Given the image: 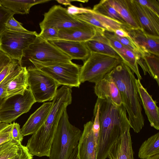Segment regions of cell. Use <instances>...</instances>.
<instances>
[{
  "label": "cell",
  "mask_w": 159,
  "mask_h": 159,
  "mask_svg": "<svg viewBox=\"0 0 159 159\" xmlns=\"http://www.w3.org/2000/svg\"><path fill=\"white\" fill-rule=\"evenodd\" d=\"M159 154V133L145 140L139 148L138 156L141 159H147Z\"/></svg>",
  "instance_id": "4316f807"
},
{
  "label": "cell",
  "mask_w": 159,
  "mask_h": 159,
  "mask_svg": "<svg viewBox=\"0 0 159 159\" xmlns=\"http://www.w3.org/2000/svg\"><path fill=\"white\" fill-rule=\"evenodd\" d=\"M138 92L142 104L151 126L159 130V108L139 79L135 80Z\"/></svg>",
  "instance_id": "9a60e30c"
},
{
  "label": "cell",
  "mask_w": 159,
  "mask_h": 159,
  "mask_svg": "<svg viewBox=\"0 0 159 159\" xmlns=\"http://www.w3.org/2000/svg\"><path fill=\"white\" fill-rule=\"evenodd\" d=\"M147 159H159V154L156 155Z\"/></svg>",
  "instance_id": "7dc6e473"
},
{
  "label": "cell",
  "mask_w": 159,
  "mask_h": 159,
  "mask_svg": "<svg viewBox=\"0 0 159 159\" xmlns=\"http://www.w3.org/2000/svg\"><path fill=\"white\" fill-rule=\"evenodd\" d=\"M80 67L73 63L52 64L40 69L53 79L59 85L71 88L79 87Z\"/></svg>",
  "instance_id": "30bf717a"
},
{
  "label": "cell",
  "mask_w": 159,
  "mask_h": 159,
  "mask_svg": "<svg viewBox=\"0 0 159 159\" xmlns=\"http://www.w3.org/2000/svg\"><path fill=\"white\" fill-rule=\"evenodd\" d=\"M74 1L70 0H57V1L59 3L63 4L65 5L70 6L71 5L70 2Z\"/></svg>",
  "instance_id": "bcb514c9"
},
{
  "label": "cell",
  "mask_w": 159,
  "mask_h": 159,
  "mask_svg": "<svg viewBox=\"0 0 159 159\" xmlns=\"http://www.w3.org/2000/svg\"><path fill=\"white\" fill-rule=\"evenodd\" d=\"M33 156L29 152L27 147L23 145L18 153L8 159H33Z\"/></svg>",
  "instance_id": "60d3db41"
},
{
  "label": "cell",
  "mask_w": 159,
  "mask_h": 159,
  "mask_svg": "<svg viewBox=\"0 0 159 159\" xmlns=\"http://www.w3.org/2000/svg\"><path fill=\"white\" fill-rule=\"evenodd\" d=\"M74 16L79 20L89 24L96 28L113 32L116 29L123 28L126 30L128 28L120 22L92 11Z\"/></svg>",
  "instance_id": "4fadbf2b"
},
{
  "label": "cell",
  "mask_w": 159,
  "mask_h": 159,
  "mask_svg": "<svg viewBox=\"0 0 159 159\" xmlns=\"http://www.w3.org/2000/svg\"><path fill=\"white\" fill-rule=\"evenodd\" d=\"M50 1L48 0H0L2 6L10 10L15 14H27L33 6Z\"/></svg>",
  "instance_id": "484cf974"
},
{
  "label": "cell",
  "mask_w": 159,
  "mask_h": 159,
  "mask_svg": "<svg viewBox=\"0 0 159 159\" xmlns=\"http://www.w3.org/2000/svg\"><path fill=\"white\" fill-rule=\"evenodd\" d=\"M96 29V34L94 36L92 39L84 42L90 52L120 57L116 52L109 46L102 30L98 28Z\"/></svg>",
  "instance_id": "7402d4cb"
},
{
  "label": "cell",
  "mask_w": 159,
  "mask_h": 159,
  "mask_svg": "<svg viewBox=\"0 0 159 159\" xmlns=\"http://www.w3.org/2000/svg\"><path fill=\"white\" fill-rule=\"evenodd\" d=\"M77 153L78 147L77 146L74 149L69 159H79L77 156Z\"/></svg>",
  "instance_id": "f6af8a7d"
},
{
  "label": "cell",
  "mask_w": 159,
  "mask_h": 159,
  "mask_svg": "<svg viewBox=\"0 0 159 159\" xmlns=\"http://www.w3.org/2000/svg\"><path fill=\"white\" fill-rule=\"evenodd\" d=\"M17 142H16L13 140H12L9 142H7L4 144H3L0 146V152L3 150L8 147L11 146L14 143Z\"/></svg>",
  "instance_id": "ee69618b"
},
{
  "label": "cell",
  "mask_w": 159,
  "mask_h": 159,
  "mask_svg": "<svg viewBox=\"0 0 159 159\" xmlns=\"http://www.w3.org/2000/svg\"><path fill=\"white\" fill-rule=\"evenodd\" d=\"M94 91L98 98L104 99L109 98L116 105H122L119 89L108 74L95 83Z\"/></svg>",
  "instance_id": "2e32d148"
},
{
  "label": "cell",
  "mask_w": 159,
  "mask_h": 159,
  "mask_svg": "<svg viewBox=\"0 0 159 159\" xmlns=\"http://www.w3.org/2000/svg\"><path fill=\"white\" fill-rule=\"evenodd\" d=\"M92 10L94 12L117 20L131 29L118 13L110 4L109 0H101L95 5Z\"/></svg>",
  "instance_id": "83f0119b"
},
{
  "label": "cell",
  "mask_w": 159,
  "mask_h": 159,
  "mask_svg": "<svg viewBox=\"0 0 159 159\" xmlns=\"http://www.w3.org/2000/svg\"><path fill=\"white\" fill-rule=\"evenodd\" d=\"M109 159H134L130 130L126 131L110 148L108 153Z\"/></svg>",
  "instance_id": "d6986e66"
},
{
  "label": "cell",
  "mask_w": 159,
  "mask_h": 159,
  "mask_svg": "<svg viewBox=\"0 0 159 159\" xmlns=\"http://www.w3.org/2000/svg\"><path fill=\"white\" fill-rule=\"evenodd\" d=\"M20 64L18 60L12 59L0 73V83Z\"/></svg>",
  "instance_id": "8d00e7d4"
},
{
  "label": "cell",
  "mask_w": 159,
  "mask_h": 159,
  "mask_svg": "<svg viewBox=\"0 0 159 159\" xmlns=\"http://www.w3.org/2000/svg\"><path fill=\"white\" fill-rule=\"evenodd\" d=\"M140 4L149 8L159 15V0H136Z\"/></svg>",
  "instance_id": "74e56055"
},
{
  "label": "cell",
  "mask_w": 159,
  "mask_h": 159,
  "mask_svg": "<svg viewBox=\"0 0 159 159\" xmlns=\"http://www.w3.org/2000/svg\"><path fill=\"white\" fill-rule=\"evenodd\" d=\"M72 60L84 61L88 57L90 52L84 42L57 39L48 41Z\"/></svg>",
  "instance_id": "e0dca14e"
},
{
  "label": "cell",
  "mask_w": 159,
  "mask_h": 159,
  "mask_svg": "<svg viewBox=\"0 0 159 159\" xmlns=\"http://www.w3.org/2000/svg\"><path fill=\"white\" fill-rule=\"evenodd\" d=\"M1 6V4H0V7Z\"/></svg>",
  "instance_id": "c3c4849f"
},
{
  "label": "cell",
  "mask_w": 159,
  "mask_h": 159,
  "mask_svg": "<svg viewBox=\"0 0 159 159\" xmlns=\"http://www.w3.org/2000/svg\"><path fill=\"white\" fill-rule=\"evenodd\" d=\"M28 84L36 102L52 101L59 85L53 79L40 69L28 68Z\"/></svg>",
  "instance_id": "52a82bcc"
},
{
  "label": "cell",
  "mask_w": 159,
  "mask_h": 159,
  "mask_svg": "<svg viewBox=\"0 0 159 159\" xmlns=\"http://www.w3.org/2000/svg\"><path fill=\"white\" fill-rule=\"evenodd\" d=\"M96 32V28L91 25L82 27L61 29L59 30L57 40L84 43L92 39Z\"/></svg>",
  "instance_id": "ffe728a7"
},
{
  "label": "cell",
  "mask_w": 159,
  "mask_h": 159,
  "mask_svg": "<svg viewBox=\"0 0 159 159\" xmlns=\"http://www.w3.org/2000/svg\"><path fill=\"white\" fill-rule=\"evenodd\" d=\"M93 122L84 125V130L77 147L79 159H97V146L92 130Z\"/></svg>",
  "instance_id": "5bb4252c"
},
{
  "label": "cell",
  "mask_w": 159,
  "mask_h": 159,
  "mask_svg": "<svg viewBox=\"0 0 159 159\" xmlns=\"http://www.w3.org/2000/svg\"><path fill=\"white\" fill-rule=\"evenodd\" d=\"M12 124L11 132L12 140L21 143L24 136L22 134L20 125L19 124L15 122Z\"/></svg>",
  "instance_id": "f35d334b"
},
{
  "label": "cell",
  "mask_w": 159,
  "mask_h": 159,
  "mask_svg": "<svg viewBox=\"0 0 159 159\" xmlns=\"http://www.w3.org/2000/svg\"><path fill=\"white\" fill-rule=\"evenodd\" d=\"M41 30L53 27L59 30L87 26L90 25L84 22L69 14L67 9L60 5L52 7L44 14V18L40 23Z\"/></svg>",
  "instance_id": "8fae6325"
},
{
  "label": "cell",
  "mask_w": 159,
  "mask_h": 159,
  "mask_svg": "<svg viewBox=\"0 0 159 159\" xmlns=\"http://www.w3.org/2000/svg\"><path fill=\"white\" fill-rule=\"evenodd\" d=\"M108 74L119 89L131 128L139 133L144 126V120L134 73L122 61Z\"/></svg>",
  "instance_id": "7a4b0ae2"
},
{
  "label": "cell",
  "mask_w": 159,
  "mask_h": 159,
  "mask_svg": "<svg viewBox=\"0 0 159 159\" xmlns=\"http://www.w3.org/2000/svg\"><path fill=\"white\" fill-rule=\"evenodd\" d=\"M52 105V102L44 103L30 116L21 129L24 137L33 134L41 127L46 120Z\"/></svg>",
  "instance_id": "ac0fdd59"
},
{
  "label": "cell",
  "mask_w": 159,
  "mask_h": 159,
  "mask_svg": "<svg viewBox=\"0 0 159 159\" xmlns=\"http://www.w3.org/2000/svg\"><path fill=\"white\" fill-rule=\"evenodd\" d=\"M129 35L146 52L159 56V36L149 35L141 29H130Z\"/></svg>",
  "instance_id": "44dd1931"
},
{
  "label": "cell",
  "mask_w": 159,
  "mask_h": 159,
  "mask_svg": "<svg viewBox=\"0 0 159 159\" xmlns=\"http://www.w3.org/2000/svg\"><path fill=\"white\" fill-rule=\"evenodd\" d=\"M23 145L16 142L0 152V159H8L16 155L20 151Z\"/></svg>",
  "instance_id": "d6a6232c"
},
{
  "label": "cell",
  "mask_w": 159,
  "mask_h": 159,
  "mask_svg": "<svg viewBox=\"0 0 159 159\" xmlns=\"http://www.w3.org/2000/svg\"><path fill=\"white\" fill-rule=\"evenodd\" d=\"M36 102L28 88L23 94L15 95L7 98L0 109L1 122L11 124L22 115L28 112Z\"/></svg>",
  "instance_id": "9c48e42d"
},
{
  "label": "cell",
  "mask_w": 159,
  "mask_h": 159,
  "mask_svg": "<svg viewBox=\"0 0 159 159\" xmlns=\"http://www.w3.org/2000/svg\"><path fill=\"white\" fill-rule=\"evenodd\" d=\"M71 88L63 85L57 90L46 120L31 137L32 142L37 147L44 149L51 148L61 117L67 107L71 103Z\"/></svg>",
  "instance_id": "3957f363"
},
{
  "label": "cell",
  "mask_w": 159,
  "mask_h": 159,
  "mask_svg": "<svg viewBox=\"0 0 159 159\" xmlns=\"http://www.w3.org/2000/svg\"><path fill=\"white\" fill-rule=\"evenodd\" d=\"M131 29H141L131 8L129 0H109Z\"/></svg>",
  "instance_id": "603a6c76"
},
{
  "label": "cell",
  "mask_w": 159,
  "mask_h": 159,
  "mask_svg": "<svg viewBox=\"0 0 159 159\" xmlns=\"http://www.w3.org/2000/svg\"><path fill=\"white\" fill-rule=\"evenodd\" d=\"M36 31L23 33L5 29L0 35V49L11 59L19 61L24 50L35 40Z\"/></svg>",
  "instance_id": "ba28073f"
},
{
  "label": "cell",
  "mask_w": 159,
  "mask_h": 159,
  "mask_svg": "<svg viewBox=\"0 0 159 159\" xmlns=\"http://www.w3.org/2000/svg\"><path fill=\"white\" fill-rule=\"evenodd\" d=\"M114 33L121 37H126L129 36L128 32L123 28H119L116 30L114 32Z\"/></svg>",
  "instance_id": "7bdbcfd3"
},
{
  "label": "cell",
  "mask_w": 159,
  "mask_h": 159,
  "mask_svg": "<svg viewBox=\"0 0 159 159\" xmlns=\"http://www.w3.org/2000/svg\"><path fill=\"white\" fill-rule=\"evenodd\" d=\"M72 60L54 45L38 35L34 41L23 50L19 63L26 69H40L53 64L72 62Z\"/></svg>",
  "instance_id": "277c9868"
},
{
  "label": "cell",
  "mask_w": 159,
  "mask_h": 159,
  "mask_svg": "<svg viewBox=\"0 0 159 159\" xmlns=\"http://www.w3.org/2000/svg\"><path fill=\"white\" fill-rule=\"evenodd\" d=\"M100 131L97 159H106L114 143L131 126L127 112L122 105H116L109 98H98Z\"/></svg>",
  "instance_id": "6da1fadb"
},
{
  "label": "cell",
  "mask_w": 159,
  "mask_h": 159,
  "mask_svg": "<svg viewBox=\"0 0 159 159\" xmlns=\"http://www.w3.org/2000/svg\"><path fill=\"white\" fill-rule=\"evenodd\" d=\"M14 14L2 6L0 7V35L6 29L5 25L7 20Z\"/></svg>",
  "instance_id": "d590c367"
},
{
  "label": "cell",
  "mask_w": 159,
  "mask_h": 159,
  "mask_svg": "<svg viewBox=\"0 0 159 159\" xmlns=\"http://www.w3.org/2000/svg\"><path fill=\"white\" fill-rule=\"evenodd\" d=\"M11 59L0 49V73L11 62Z\"/></svg>",
  "instance_id": "b9f144b4"
},
{
  "label": "cell",
  "mask_w": 159,
  "mask_h": 159,
  "mask_svg": "<svg viewBox=\"0 0 159 159\" xmlns=\"http://www.w3.org/2000/svg\"><path fill=\"white\" fill-rule=\"evenodd\" d=\"M67 11L70 14L75 15L90 12L92 11V9L78 7L71 4L68 7Z\"/></svg>",
  "instance_id": "ab89813d"
},
{
  "label": "cell",
  "mask_w": 159,
  "mask_h": 159,
  "mask_svg": "<svg viewBox=\"0 0 159 159\" xmlns=\"http://www.w3.org/2000/svg\"><path fill=\"white\" fill-rule=\"evenodd\" d=\"M122 61L127 66L140 80L142 77L140 74L137 61L136 55L132 50L124 46L118 53Z\"/></svg>",
  "instance_id": "f1b7e54d"
},
{
  "label": "cell",
  "mask_w": 159,
  "mask_h": 159,
  "mask_svg": "<svg viewBox=\"0 0 159 159\" xmlns=\"http://www.w3.org/2000/svg\"><path fill=\"white\" fill-rule=\"evenodd\" d=\"M59 30L53 27L46 28L41 30L38 36L41 39L47 41L57 40L58 38Z\"/></svg>",
  "instance_id": "836d02e7"
},
{
  "label": "cell",
  "mask_w": 159,
  "mask_h": 159,
  "mask_svg": "<svg viewBox=\"0 0 159 159\" xmlns=\"http://www.w3.org/2000/svg\"><path fill=\"white\" fill-rule=\"evenodd\" d=\"M82 133L70 123L65 109L58 123L49 159H69L77 146Z\"/></svg>",
  "instance_id": "5b68a950"
},
{
  "label": "cell",
  "mask_w": 159,
  "mask_h": 159,
  "mask_svg": "<svg viewBox=\"0 0 159 159\" xmlns=\"http://www.w3.org/2000/svg\"><path fill=\"white\" fill-rule=\"evenodd\" d=\"M115 37L125 47L133 51L139 57L142 56L149 53L144 51L130 36L126 37H119L114 33Z\"/></svg>",
  "instance_id": "f546056e"
},
{
  "label": "cell",
  "mask_w": 159,
  "mask_h": 159,
  "mask_svg": "<svg viewBox=\"0 0 159 159\" xmlns=\"http://www.w3.org/2000/svg\"><path fill=\"white\" fill-rule=\"evenodd\" d=\"M22 68L19 64L16 69L0 83V109L7 98L6 89L7 85L11 80L20 72Z\"/></svg>",
  "instance_id": "4dcf8cb0"
},
{
  "label": "cell",
  "mask_w": 159,
  "mask_h": 159,
  "mask_svg": "<svg viewBox=\"0 0 159 159\" xmlns=\"http://www.w3.org/2000/svg\"><path fill=\"white\" fill-rule=\"evenodd\" d=\"M5 28L6 29L17 32L29 33L31 31L25 28L22 26V24L17 21L13 16L7 20Z\"/></svg>",
  "instance_id": "e575fe53"
},
{
  "label": "cell",
  "mask_w": 159,
  "mask_h": 159,
  "mask_svg": "<svg viewBox=\"0 0 159 159\" xmlns=\"http://www.w3.org/2000/svg\"><path fill=\"white\" fill-rule=\"evenodd\" d=\"M28 71L25 67H22L20 72L7 85V98L15 95L23 94L28 87Z\"/></svg>",
  "instance_id": "d4e9b609"
},
{
  "label": "cell",
  "mask_w": 159,
  "mask_h": 159,
  "mask_svg": "<svg viewBox=\"0 0 159 159\" xmlns=\"http://www.w3.org/2000/svg\"><path fill=\"white\" fill-rule=\"evenodd\" d=\"M129 2L141 30L149 35L159 36V15L136 0Z\"/></svg>",
  "instance_id": "7c38bea8"
},
{
  "label": "cell",
  "mask_w": 159,
  "mask_h": 159,
  "mask_svg": "<svg viewBox=\"0 0 159 159\" xmlns=\"http://www.w3.org/2000/svg\"><path fill=\"white\" fill-rule=\"evenodd\" d=\"M137 62L142 68L144 74H149L159 85V56L148 53L137 57Z\"/></svg>",
  "instance_id": "cb8c5ba5"
},
{
  "label": "cell",
  "mask_w": 159,
  "mask_h": 159,
  "mask_svg": "<svg viewBox=\"0 0 159 159\" xmlns=\"http://www.w3.org/2000/svg\"><path fill=\"white\" fill-rule=\"evenodd\" d=\"M1 121H0V123H1Z\"/></svg>",
  "instance_id": "681fc988"
},
{
  "label": "cell",
  "mask_w": 159,
  "mask_h": 159,
  "mask_svg": "<svg viewBox=\"0 0 159 159\" xmlns=\"http://www.w3.org/2000/svg\"><path fill=\"white\" fill-rule=\"evenodd\" d=\"M12 123H0V146L12 140L11 129Z\"/></svg>",
  "instance_id": "1f68e13d"
},
{
  "label": "cell",
  "mask_w": 159,
  "mask_h": 159,
  "mask_svg": "<svg viewBox=\"0 0 159 159\" xmlns=\"http://www.w3.org/2000/svg\"><path fill=\"white\" fill-rule=\"evenodd\" d=\"M120 57L90 52L80 67V80L95 83L103 79L122 61Z\"/></svg>",
  "instance_id": "8992f818"
}]
</instances>
